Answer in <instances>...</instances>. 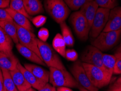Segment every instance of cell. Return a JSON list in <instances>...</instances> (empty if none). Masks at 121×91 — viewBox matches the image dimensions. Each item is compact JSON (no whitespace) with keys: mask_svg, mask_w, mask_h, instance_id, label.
<instances>
[{"mask_svg":"<svg viewBox=\"0 0 121 91\" xmlns=\"http://www.w3.org/2000/svg\"><path fill=\"white\" fill-rule=\"evenodd\" d=\"M49 82L55 87H67L78 88L79 83L66 69L49 68Z\"/></svg>","mask_w":121,"mask_h":91,"instance_id":"obj_1","label":"cell"},{"mask_svg":"<svg viewBox=\"0 0 121 91\" xmlns=\"http://www.w3.org/2000/svg\"><path fill=\"white\" fill-rule=\"evenodd\" d=\"M44 7L50 16L59 24L65 21L70 14L64 0H44Z\"/></svg>","mask_w":121,"mask_h":91,"instance_id":"obj_2","label":"cell"},{"mask_svg":"<svg viewBox=\"0 0 121 91\" xmlns=\"http://www.w3.org/2000/svg\"><path fill=\"white\" fill-rule=\"evenodd\" d=\"M38 48L43 61L48 67L59 69H65V65L60 60L56 51L47 42L38 39Z\"/></svg>","mask_w":121,"mask_h":91,"instance_id":"obj_3","label":"cell"},{"mask_svg":"<svg viewBox=\"0 0 121 91\" xmlns=\"http://www.w3.org/2000/svg\"><path fill=\"white\" fill-rule=\"evenodd\" d=\"M90 81L97 88L100 89L109 84L111 78L105 71L95 65L82 62Z\"/></svg>","mask_w":121,"mask_h":91,"instance_id":"obj_4","label":"cell"},{"mask_svg":"<svg viewBox=\"0 0 121 91\" xmlns=\"http://www.w3.org/2000/svg\"><path fill=\"white\" fill-rule=\"evenodd\" d=\"M121 35V30L101 32L92 43V45L101 51L112 49L118 43Z\"/></svg>","mask_w":121,"mask_h":91,"instance_id":"obj_5","label":"cell"},{"mask_svg":"<svg viewBox=\"0 0 121 91\" xmlns=\"http://www.w3.org/2000/svg\"><path fill=\"white\" fill-rule=\"evenodd\" d=\"M69 21L78 38L82 41H86L88 39L91 27L84 16L79 10H77L72 14Z\"/></svg>","mask_w":121,"mask_h":91,"instance_id":"obj_6","label":"cell"},{"mask_svg":"<svg viewBox=\"0 0 121 91\" xmlns=\"http://www.w3.org/2000/svg\"><path fill=\"white\" fill-rule=\"evenodd\" d=\"M16 26L17 28V34L19 43L33 51L40 57V58H42L38 48V39L33 32L28 31L26 28L17 25V24Z\"/></svg>","mask_w":121,"mask_h":91,"instance_id":"obj_7","label":"cell"},{"mask_svg":"<svg viewBox=\"0 0 121 91\" xmlns=\"http://www.w3.org/2000/svg\"><path fill=\"white\" fill-rule=\"evenodd\" d=\"M70 72L76 81L81 86L91 91H98L99 89L93 86L89 80L80 61H76L70 68Z\"/></svg>","mask_w":121,"mask_h":91,"instance_id":"obj_8","label":"cell"},{"mask_svg":"<svg viewBox=\"0 0 121 91\" xmlns=\"http://www.w3.org/2000/svg\"><path fill=\"white\" fill-rule=\"evenodd\" d=\"M110 11L108 9L101 7L98 9L90 32V36L92 38H97L104 29L108 22Z\"/></svg>","mask_w":121,"mask_h":91,"instance_id":"obj_9","label":"cell"},{"mask_svg":"<svg viewBox=\"0 0 121 91\" xmlns=\"http://www.w3.org/2000/svg\"><path fill=\"white\" fill-rule=\"evenodd\" d=\"M103 55L102 52L98 48L88 45L82 53L81 61L83 63L95 65L105 71L103 65Z\"/></svg>","mask_w":121,"mask_h":91,"instance_id":"obj_10","label":"cell"},{"mask_svg":"<svg viewBox=\"0 0 121 91\" xmlns=\"http://www.w3.org/2000/svg\"><path fill=\"white\" fill-rule=\"evenodd\" d=\"M121 30V7H116L110 11L107 24L103 32Z\"/></svg>","mask_w":121,"mask_h":91,"instance_id":"obj_11","label":"cell"},{"mask_svg":"<svg viewBox=\"0 0 121 91\" xmlns=\"http://www.w3.org/2000/svg\"><path fill=\"white\" fill-rule=\"evenodd\" d=\"M19 61L13 51L8 52H0V69L9 71L13 70L17 68Z\"/></svg>","mask_w":121,"mask_h":91,"instance_id":"obj_12","label":"cell"},{"mask_svg":"<svg viewBox=\"0 0 121 91\" xmlns=\"http://www.w3.org/2000/svg\"><path fill=\"white\" fill-rule=\"evenodd\" d=\"M17 68L22 73V74L24 75L25 78L27 80L28 83L33 88L39 91L43 88L47 84L45 82L37 78L31 72H30L27 69H26L24 67V66L21 65L20 62L17 65Z\"/></svg>","mask_w":121,"mask_h":91,"instance_id":"obj_13","label":"cell"},{"mask_svg":"<svg viewBox=\"0 0 121 91\" xmlns=\"http://www.w3.org/2000/svg\"><path fill=\"white\" fill-rule=\"evenodd\" d=\"M98 8V5L95 2V1L93 0V1L86 3L80 9L79 11L86 18L90 27H91L93 20Z\"/></svg>","mask_w":121,"mask_h":91,"instance_id":"obj_14","label":"cell"},{"mask_svg":"<svg viewBox=\"0 0 121 91\" xmlns=\"http://www.w3.org/2000/svg\"><path fill=\"white\" fill-rule=\"evenodd\" d=\"M6 9L8 12V13L9 14L10 17H12L14 22L17 25L26 28L28 31L31 32L33 31V27L32 26L30 19L27 18L26 16L19 13V12H16L15 10H13L10 8H7Z\"/></svg>","mask_w":121,"mask_h":91,"instance_id":"obj_15","label":"cell"},{"mask_svg":"<svg viewBox=\"0 0 121 91\" xmlns=\"http://www.w3.org/2000/svg\"><path fill=\"white\" fill-rule=\"evenodd\" d=\"M16 48L18 52L27 60L38 65L44 66L47 65L42 60V59L40 58V57L38 56L33 51L21 45L19 43L16 44Z\"/></svg>","mask_w":121,"mask_h":91,"instance_id":"obj_16","label":"cell"},{"mask_svg":"<svg viewBox=\"0 0 121 91\" xmlns=\"http://www.w3.org/2000/svg\"><path fill=\"white\" fill-rule=\"evenodd\" d=\"M10 73L14 84L18 91H25L32 87L17 68L13 70L10 71Z\"/></svg>","mask_w":121,"mask_h":91,"instance_id":"obj_17","label":"cell"},{"mask_svg":"<svg viewBox=\"0 0 121 91\" xmlns=\"http://www.w3.org/2000/svg\"><path fill=\"white\" fill-rule=\"evenodd\" d=\"M24 67L31 72L39 80L46 83H48L49 81L50 73L45 69L38 65L29 63L24 64Z\"/></svg>","mask_w":121,"mask_h":91,"instance_id":"obj_18","label":"cell"},{"mask_svg":"<svg viewBox=\"0 0 121 91\" xmlns=\"http://www.w3.org/2000/svg\"><path fill=\"white\" fill-rule=\"evenodd\" d=\"M26 11L31 17L44 13V8L40 0H23Z\"/></svg>","mask_w":121,"mask_h":91,"instance_id":"obj_19","label":"cell"},{"mask_svg":"<svg viewBox=\"0 0 121 91\" xmlns=\"http://www.w3.org/2000/svg\"><path fill=\"white\" fill-rule=\"evenodd\" d=\"M0 26L4 30L7 35L12 39L14 43L16 44L19 43L17 28L14 21H0Z\"/></svg>","mask_w":121,"mask_h":91,"instance_id":"obj_20","label":"cell"},{"mask_svg":"<svg viewBox=\"0 0 121 91\" xmlns=\"http://www.w3.org/2000/svg\"><path fill=\"white\" fill-rule=\"evenodd\" d=\"M13 42L0 26V52H8L12 51Z\"/></svg>","mask_w":121,"mask_h":91,"instance_id":"obj_21","label":"cell"},{"mask_svg":"<svg viewBox=\"0 0 121 91\" xmlns=\"http://www.w3.org/2000/svg\"><path fill=\"white\" fill-rule=\"evenodd\" d=\"M116 58L114 55L104 53L103 55V65L105 70L110 78L113 74V69L115 65Z\"/></svg>","mask_w":121,"mask_h":91,"instance_id":"obj_22","label":"cell"},{"mask_svg":"<svg viewBox=\"0 0 121 91\" xmlns=\"http://www.w3.org/2000/svg\"><path fill=\"white\" fill-rule=\"evenodd\" d=\"M66 46V44H65L61 34H57L53 39L52 48L57 52L59 53L63 57H65Z\"/></svg>","mask_w":121,"mask_h":91,"instance_id":"obj_23","label":"cell"},{"mask_svg":"<svg viewBox=\"0 0 121 91\" xmlns=\"http://www.w3.org/2000/svg\"><path fill=\"white\" fill-rule=\"evenodd\" d=\"M60 28L61 30V35L66 44L69 47H72L74 45V39L70 28L67 26L65 21L60 23Z\"/></svg>","mask_w":121,"mask_h":91,"instance_id":"obj_24","label":"cell"},{"mask_svg":"<svg viewBox=\"0 0 121 91\" xmlns=\"http://www.w3.org/2000/svg\"><path fill=\"white\" fill-rule=\"evenodd\" d=\"M3 78L4 91H18L14 84L10 71L6 69H1Z\"/></svg>","mask_w":121,"mask_h":91,"instance_id":"obj_25","label":"cell"},{"mask_svg":"<svg viewBox=\"0 0 121 91\" xmlns=\"http://www.w3.org/2000/svg\"><path fill=\"white\" fill-rule=\"evenodd\" d=\"M9 8L23 14V15L26 16L27 18L30 20H32V19L31 16L28 15L27 12H26L23 0H10V5Z\"/></svg>","mask_w":121,"mask_h":91,"instance_id":"obj_26","label":"cell"},{"mask_svg":"<svg viewBox=\"0 0 121 91\" xmlns=\"http://www.w3.org/2000/svg\"><path fill=\"white\" fill-rule=\"evenodd\" d=\"M64 1L70 9L77 11L86 3L93 0H64Z\"/></svg>","mask_w":121,"mask_h":91,"instance_id":"obj_27","label":"cell"},{"mask_svg":"<svg viewBox=\"0 0 121 91\" xmlns=\"http://www.w3.org/2000/svg\"><path fill=\"white\" fill-rule=\"evenodd\" d=\"M99 7L103 8L112 9L118 5L117 0H94Z\"/></svg>","mask_w":121,"mask_h":91,"instance_id":"obj_28","label":"cell"},{"mask_svg":"<svg viewBox=\"0 0 121 91\" xmlns=\"http://www.w3.org/2000/svg\"><path fill=\"white\" fill-rule=\"evenodd\" d=\"M47 17L44 15H38L32 19V22L36 27H40L43 26L47 21Z\"/></svg>","mask_w":121,"mask_h":91,"instance_id":"obj_29","label":"cell"},{"mask_svg":"<svg viewBox=\"0 0 121 91\" xmlns=\"http://www.w3.org/2000/svg\"><path fill=\"white\" fill-rule=\"evenodd\" d=\"M65 58L70 61H76L78 58V54L74 49H67L65 51Z\"/></svg>","mask_w":121,"mask_h":91,"instance_id":"obj_30","label":"cell"},{"mask_svg":"<svg viewBox=\"0 0 121 91\" xmlns=\"http://www.w3.org/2000/svg\"><path fill=\"white\" fill-rule=\"evenodd\" d=\"M38 37L39 40L46 42L49 37V30L46 28H40L38 31Z\"/></svg>","mask_w":121,"mask_h":91,"instance_id":"obj_31","label":"cell"},{"mask_svg":"<svg viewBox=\"0 0 121 91\" xmlns=\"http://www.w3.org/2000/svg\"><path fill=\"white\" fill-rule=\"evenodd\" d=\"M13 21L6 9L0 8V21Z\"/></svg>","mask_w":121,"mask_h":91,"instance_id":"obj_32","label":"cell"},{"mask_svg":"<svg viewBox=\"0 0 121 91\" xmlns=\"http://www.w3.org/2000/svg\"><path fill=\"white\" fill-rule=\"evenodd\" d=\"M121 74V60H117L113 69V74Z\"/></svg>","mask_w":121,"mask_h":91,"instance_id":"obj_33","label":"cell"},{"mask_svg":"<svg viewBox=\"0 0 121 91\" xmlns=\"http://www.w3.org/2000/svg\"><path fill=\"white\" fill-rule=\"evenodd\" d=\"M108 91H121V83L115 82L110 86Z\"/></svg>","mask_w":121,"mask_h":91,"instance_id":"obj_34","label":"cell"},{"mask_svg":"<svg viewBox=\"0 0 121 91\" xmlns=\"http://www.w3.org/2000/svg\"><path fill=\"white\" fill-rule=\"evenodd\" d=\"M10 0H0V8L6 9L9 7Z\"/></svg>","mask_w":121,"mask_h":91,"instance_id":"obj_35","label":"cell"},{"mask_svg":"<svg viewBox=\"0 0 121 91\" xmlns=\"http://www.w3.org/2000/svg\"><path fill=\"white\" fill-rule=\"evenodd\" d=\"M114 56L116 60H121V45L115 52Z\"/></svg>","mask_w":121,"mask_h":91,"instance_id":"obj_36","label":"cell"},{"mask_svg":"<svg viewBox=\"0 0 121 91\" xmlns=\"http://www.w3.org/2000/svg\"><path fill=\"white\" fill-rule=\"evenodd\" d=\"M0 91H4L3 87V78L2 70L0 69Z\"/></svg>","mask_w":121,"mask_h":91,"instance_id":"obj_37","label":"cell"},{"mask_svg":"<svg viewBox=\"0 0 121 91\" xmlns=\"http://www.w3.org/2000/svg\"><path fill=\"white\" fill-rule=\"evenodd\" d=\"M52 86L49 84V83H47L43 88H42L40 90H39V91H52Z\"/></svg>","mask_w":121,"mask_h":91,"instance_id":"obj_38","label":"cell"},{"mask_svg":"<svg viewBox=\"0 0 121 91\" xmlns=\"http://www.w3.org/2000/svg\"><path fill=\"white\" fill-rule=\"evenodd\" d=\"M56 90L57 91H73L69 87H58Z\"/></svg>","mask_w":121,"mask_h":91,"instance_id":"obj_39","label":"cell"},{"mask_svg":"<svg viewBox=\"0 0 121 91\" xmlns=\"http://www.w3.org/2000/svg\"><path fill=\"white\" fill-rule=\"evenodd\" d=\"M78 88L79 90V91H91L87 90V89L84 88V87H83L82 86H81L80 85H79V86H78Z\"/></svg>","mask_w":121,"mask_h":91,"instance_id":"obj_40","label":"cell"},{"mask_svg":"<svg viewBox=\"0 0 121 91\" xmlns=\"http://www.w3.org/2000/svg\"><path fill=\"white\" fill-rule=\"evenodd\" d=\"M115 82L118 83H121V76L116 80V81Z\"/></svg>","mask_w":121,"mask_h":91,"instance_id":"obj_41","label":"cell"},{"mask_svg":"<svg viewBox=\"0 0 121 91\" xmlns=\"http://www.w3.org/2000/svg\"><path fill=\"white\" fill-rule=\"evenodd\" d=\"M25 91H36V90H35V88H33V87H31V88H30L29 89H28Z\"/></svg>","mask_w":121,"mask_h":91,"instance_id":"obj_42","label":"cell"},{"mask_svg":"<svg viewBox=\"0 0 121 91\" xmlns=\"http://www.w3.org/2000/svg\"><path fill=\"white\" fill-rule=\"evenodd\" d=\"M57 91L56 87H55L53 86V87H52V91Z\"/></svg>","mask_w":121,"mask_h":91,"instance_id":"obj_43","label":"cell"}]
</instances>
